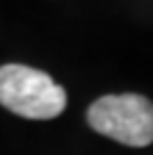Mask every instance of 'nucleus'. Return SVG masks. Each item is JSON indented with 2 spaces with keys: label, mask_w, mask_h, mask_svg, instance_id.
<instances>
[{
  "label": "nucleus",
  "mask_w": 153,
  "mask_h": 155,
  "mask_svg": "<svg viewBox=\"0 0 153 155\" xmlns=\"http://www.w3.org/2000/svg\"><path fill=\"white\" fill-rule=\"evenodd\" d=\"M0 105L23 119L48 121L64 112L66 91L39 68L5 64L0 66Z\"/></svg>",
  "instance_id": "nucleus-1"
},
{
  "label": "nucleus",
  "mask_w": 153,
  "mask_h": 155,
  "mask_svg": "<svg viewBox=\"0 0 153 155\" xmlns=\"http://www.w3.org/2000/svg\"><path fill=\"white\" fill-rule=\"evenodd\" d=\"M87 121L103 137L126 146H148L153 141V103L139 94L103 96L91 103Z\"/></svg>",
  "instance_id": "nucleus-2"
}]
</instances>
